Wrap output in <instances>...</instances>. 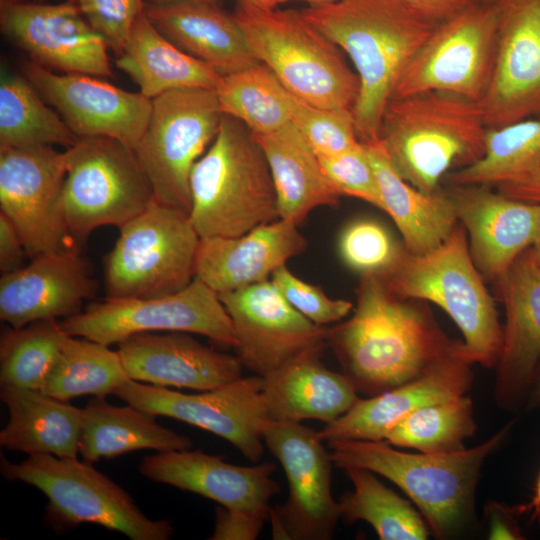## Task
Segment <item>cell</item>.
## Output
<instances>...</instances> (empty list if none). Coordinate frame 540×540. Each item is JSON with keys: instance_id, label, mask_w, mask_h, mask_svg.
<instances>
[{"instance_id": "1", "label": "cell", "mask_w": 540, "mask_h": 540, "mask_svg": "<svg viewBox=\"0 0 540 540\" xmlns=\"http://www.w3.org/2000/svg\"><path fill=\"white\" fill-rule=\"evenodd\" d=\"M424 302L394 295L379 276H360L353 314L327 333L358 394L371 397L399 387L464 350Z\"/></svg>"}, {"instance_id": "2", "label": "cell", "mask_w": 540, "mask_h": 540, "mask_svg": "<svg viewBox=\"0 0 540 540\" xmlns=\"http://www.w3.org/2000/svg\"><path fill=\"white\" fill-rule=\"evenodd\" d=\"M300 11L350 58L359 79L353 108L358 138L378 139L402 72L436 25L400 0H335Z\"/></svg>"}, {"instance_id": "3", "label": "cell", "mask_w": 540, "mask_h": 540, "mask_svg": "<svg viewBox=\"0 0 540 540\" xmlns=\"http://www.w3.org/2000/svg\"><path fill=\"white\" fill-rule=\"evenodd\" d=\"M515 422L510 420L475 447L446 454L409 453L384 440L327 443L334 466L365 468L387 478L415 504L437 539H453L475 525V494L481 469Z\"/></svg>"}, {"instance_id": "4", "label": "cell", "mask_w": 540, "mask_h": 540, "mask_svg": "<svg viewBox=\"0 0 540 540\" xmlns=\"http://www.w3.org/2000/svg\"><path fill=\"white\" fill-rule=\"evenodd\" d=\"M487 131L478 102L427 91L391 98L379 139L398 175L433 193L451 168L469 166L483 156Z\"/></svg>"}, {"instance_id": "5", "label": "cell", "mask_w": 540, "mask_h": 540, "mask_svg": "<svg viewBox=\"0 0 540 540\" xmlns=\"http://www.w3.org/2000/svg\"><path fill=\"white\" fill-rule=\"evenodd\" d=\"M190 218L200 238L236 237L279 219L265 154L240 120L222 115L190 174Z\"/></svg>"}, {"instance_id": "6", "label": "cell", "mask_w": 540, "mask_h": 540, "mask_svg": "<svg viewBox=\"0 0 540 540\" xmlns=\"http://www.w3.org/2000/svg\"><path fill=\"white\" fill-rule=\"evenodd\" d=\"M387 288L404 299L429 301L442 308L461 331L467 358L495 368L501 353L503 326L495 301L469 251L467 232L458 222L435 249L414 255L405 248L383 277Z\"/></svg>"}, {"instance_id": "7", "label": "cell", "mask_w": 540, "mask_h": 540, "mask_svg": "<svg viewBox=\"0 0 540 540\" xmlns=\"http://www.w3.org/2000/svg\"><path fill=\"white\" fill-rule=\"evenodd\" d=\"M254 58L297 98L317 107L353 109L359 79L342 50L300 10L238 2L233 13Z\"/></svg>"}, {"instance_id": "8", "label": "cell", "mask_w": 540, "mask_h": 540, "mask_svg": "<svg viewBox=\"0 0 540 540\" xmlns=\"http://www.w3.org/2000/svg\"><path fill=\"white\" fill-rule=\"evenodd\" d=\"M0 472L6 480L43 492L49 500L47 517L60 529L93 523L132 540H167L173 535L170 520L147 517L125 489L77 457L36 454L13 463L1 455Z\"/></svg>"}, {"instance_id": "9", "label": "cell", "mask_w": 540, "mask_h": 540, "mask_svg": "<svg viewBox=\"0 0 540 540\" xmlns=\"http://www.w3.org/2000/svg\"><path fill=\"white\" fill-rule=\"evenodd\" d=\"M119 229L104 259L106 298L165 296L193 281L200 237L188 212L154 199Z\"/></svg>"}, {"instance_id": "10", "label": "cell", "mask_w": 540, "mask_h": 540, "mask_svg": "<svg viewBox=\"0 0 540 540\" xmlns=\"http://www.w3.org/2000/svg\"><path fill=\"white\" fill-rule=\"evenodd\" d=\"M65 155L61 209L75 241L102 226L120 228L155 199L135 151L116 139L78 138Z\"/></svg>"}, {"instance_id": "11", "label": "cell", "mask_w": 540, "mask_h": 540, "mask_svg": "<svg viewBox=\"0 0 540 540\" xmlns=\"http://www.w3.org/2000/svg\"><path fill=\"white\" fill-rule=\"evenodd\" d=\"M222 115L213 89L179 88L152 99L147 126L134 151L156 200L190 212V174L214 140Z\"/></svg>"}, {"instance_id": "12", "label": "cell", "mask_w": 540, "mask_h": 540, "mask_svg": "<svg viewBox=\"0 0 540 540\" xmlns=\"http://www.w3.org/2000/svg\"><path fill=\"white\" fill-rule=\"evenodd\" d=\"M502 0H481L437 24L402 72L392 98L427 91L479 102L494 65Z\"/></svg>"}, {"instance_id": "13", "label": "cell", "mask_w": 540, "mask_h": 540, "mask_svg": "<svg viewBox=\"0 0 540 540\" xmlns=\"http://www.w3.org/2000/svg\"><path fill=\"white\" fill-rule=\"evenodd\" d=\"M63 330L110 346L142 332L199 334L235 349L237 339L219 296L195 277L182 290L149 298H106L64 318Z\"/></svg>"}, {"instance_id": "14", "label": "cell", "mask_w": 540, "mask_h": 540, "mask_svg": "<svg viewBox=\"0 0 540 540\" xmlns=\"http://www.w3.org/2000/svg\"><path fill=\"white\" fill-rule=\"evenodd\" d=\"M263 441L280 462L289 494L271 506L273 539L328 540L341 518L331 493L332 459L318 431L291 420H267Z\"/></svg>"}, {"instance_id": "15", "label": "cell", "mask_w": 540, "mask_h": 540, "mask_svg": "<svg viewBox=\"0 0 540 540\" xmlns=\"http://www.w3.org/2000/svg\"><path fill=\"white\" fill-rule=\"evenodd\" d=\"M113 394L155 416L174 418L230 442L249 461L264 452L263 427L270 419L263 394V377H240L221 387L186 394L129 379Z\"/></svg>"}, {"instance_id": "16", "label": "cell", "mask_w": 540, "mask_h": 540, "mask_svg": "<svg viewBox=\"0 0 540 540\" xmlns=\"http://www.w3.org/2000/svg\"><path fill=\"white\" fill-rule=\"evenodd\" d=\"M65 151L52 146L0 148V209L31 259L72 248L61 209Z\"/></svg>"}, {"instance_id": "17", "label": "cell", "mask_w": 540, "mask_h": 540, "mask_svg": "<svg viewBox=\"0 0 540 540\" xmlns=\"http://www.w3.org/2000/svg\"><path fill=\"white\" fill-rule=\"evenodd\" d=\"M218 296L234 327L237 357L255 375L265 377L327 345L328 327L297 311L271 279Z\"/></svg>"}, {"instance_id": "18", "label": "cell", "mask_w": 540, "mask_h": 540, "mask_svg": "<svg viewBox=\"0 0 540 540\" xmlns=\"http://www.w3.org/2000/svg\"><path fill=\"white\" fill-rule=\"evenodd\" d=\"M2 33L33 62L52 71L112 77L106 40L76 0L58 4L0 3Z\"/></svg>"}, {"instance_id": "19", "label": "cell", "mask_w": 540, "mask_h": 540, "mask_svg": "<svg viewBox=\"0 0 540 540\" xmlns=\"http://www.w3.org/2000/svg\"><path fill=\"white\" fill-rule=\"evenodd\" d=\"M23 76L78 137L103 136L135 149L152 109V99L113 86L98 77L59 74L33 61Z\"/></svg>"}, {"instance_id": "20", "label": "cell", "mask_w": 540, "mask_h": 540, "mask_svg": "<svg viewBox=\"0 0 540 540\" xmlns=\"http://www.w3.org/2000/svg\"><path fill=\"white\" fill-rule=\"evenodd\" d=\"M478 104L488 129L540 115V0H502L495 61Z\"/></svg>"}, {"instance_id": "21", "label": "cell", "mask_w": 540, "mask_h": 540, "mask_svg": "<svg viewBox=\"0 0 540 540\" xmlns=\"http://www.w3.org/2000/svg\"><path fill=\"white\" fill-rule=\"evenodd\" d=\"M444 189L467 232L475 266L485 281L497 282L540 236V203L507 197L489 185Z\"/></svg>"}, {"instance_id": "22", "label": "cell", "mask_w": 540, "mask_h": 540, "mask_svg": "<svg viewBox=\"0 0 540 540\" xmlns=\"http://www.w3.org/2000/svg\"><path fill=\"white\" fill-rule=\"evenodd\" d=\"M494 284L506 321L493 397L502 410L516 412L525 407L540 363V266L531 247Z\"/></svg>"}, {"instance_id": "23", "label": "cell", "mask_w": 540, "mask_h": 540, "mask_svg": "<svg viewBox=\"0 0 540 540\" xmlns=\"http://www.w3.org/2000/svg\"><path fill=\"white\" fill-rule=\"evenodd\" d=\"M274 463L240 466L222 456L197 450H170L145 457L139 464L144 477L199 494L221 506L261 517H269L271 498L280 486L272 475Z\"/></svg>"}, {"instance_id": "24", "label": "cell", "mask_w": 540, "mask_h": 540, "mask_svg": "<svg viewBox=\"0 0 540 540\" xmlns=\"http://www.w3.org/2000/svg\"><path fill=\"white\" fill-rule=\"evenodd\" d=\"M97 282L76 247L42 254L0 279V319L11 327L81 312Z\"/></svg>"}, {"instance_id": "25", "label": "cell", "mask_w": 540, "mask_h": 540, "mask_svg": "<svg viewBox=\"0 0 540 540\" xmlns=\"http://www.w3.org/2000/svg\"><path fill=\"white\" fill-rule=\"evenodd\" d=\"M117 346L128 377L138 382L206 391L242 377L237 356L216 351L187 332H142Z\"/></svg>"}, {"instance_id": "26", "label": "cell", "mask_w": 540, "mask_h": 540, "mask_svg": "<svg viewBox=\"0 0 540 540\" xmlns=\"http://www.w3.org/2000/svg\"><path fill=\"white\" fill-rule=\"evenodd\" d=\"M297 226L277 219L236 237L200 238L195 277L217 294L269 280L307 248Z\"/></svg>"}, {"instance_id": "27", "label": "cell", "mask_w": 540, "mask_h": 540, "mask_svg": "<svg viewBox=\"0 0 540 540\" xmlns=\"http://www.w3.org/2000/svg\"><path fill=\"white\" fill-rule=\"evenodd\" d=\"M473 365L464 349L411 382L359 398L346 413L318 433L323 441H383L397 423L418 408L467 394L474 380Z\"/></svg>"}, {"instance_id": "28", "label": "cell", "mask_w": 540, "mask_h": 540, "mask_svg": "<svg viewBox=\"0 0 540 540\" xmlns=\"http://www.w3.org/2000/svg\"><path fill=\"white\" fill-rule=\"evenodd\" d=\"M217 3L177 0L145 4L144 13L174 45L221 76L258 64L234 15Z\"/></svg>"}, {"instance_id": "29", "label": "cell", "mask_w": 540, "mask_h": 540, "mask_svg": "<svg viewBox=\"0 0 540 540\" xmlns=\"http://www.w3.org/2000/svg\"><path fill=\"white\" fill-rule=\"evenodd\" d=\"M323 351L304 353L263 377V394L271 420L314 419L329 424L359 399L352 382L329 370Z\"/></svg>"}, {"instance_id": "30", "label": "cell", "mask_w": 540, "mask_h": 540, "mask_svg": "<svg viewBox=\"0 0 540 540\" xmlns=\"http://www.w3.org/2000/svg\"><path fill=\"white\" fill-rule=\"evenodd\" d=\"M363 145L376 175L382 210L394 221L406 250L422 255L442 244L458 223L445 189L424 193L402 179L379 138Z\"/></svg>"}, {"instance_id": "31", "label": "cell", "mask_w": 540, "mask_h": 540, "mask_svg": "<svg viewBox=\"0 0 540 540\" xmlns=\"http://www.w3.org/2000/svg\"><path fill=\"white\" fill-rule=\"evenodd\" d=\"M0 399L9 411V420L0 432L2 447L28 455L77 457L83 408L39 390L12 385H0Z\"/></svg>"}, {"instance_id": "32", "label": "cell", "mask_w": 540, "mask_h": 540, "mask_svg": "<svg viewBox=\"0 0 540 540\" xmlns=\"http://www.w3.org/2000/svg\"><path fill=\"white\" fill-rule=\"evenodd\" d=\"M267 159L277 200L279 219L299 225L321 206L334 207V190L316 153L292 124L269 133H253Z\"/></svg>"}, {"instance_id": "33", "label": "cell", "mask_w": 540, "mask_h": 540, "mask_svg": "<svg viewBox=\"0 0 540 540\" xmlns=\"http://www.w3.org/2000/svg\"><path fill=\"white\" fill-rule=\"evenodd\" d=\"M115 64L150 99L179 88L216 90L222 78L213 68L174 45L144 12L134 23Z\"/></svg>"}, {"instance_id": "34", "label": "cell", "mask_w": 540, "mask_h": 540, "mask_svg": "<svg viewBox=\"0 0 540 540\" xmlns=\"http://www.w3.org/2000/svg\"><path fill=\"white\" fill-rule=\"evenodd\" d=\"M192 446L190 438L160 425L155 415L130 404L115 406L95 397L83 408L79 454L87 463L135 450L162 452Z\"/></svg>"}, {"instance_id": "35", "label": "cell", "mask_w": 540, "mask_h": 540, "mask_svg": "<svg viewBox=\"0 0 540 540\" xmlns=\"http://www.w3.org/2000/svg\"><path fill=\"white\" fill-rule=\"evenodd\" d=\"M24 77L2 68L0 148L71 147L78 137Z\"/></svg>"}, {"instance_id": "36", "label": "cell", "mask_w": 540, "mask_h": 540, "mask_svg": "<svg viewBox=\"0 0 540 540\" xmlns=\"http://www.w3.org/2000/svg\"><path fill=\"white\" fill-rule=\"evenodd\" d=\"M353 490L339 500L340 516L347 523H369L381 540H425L429 527L420 512L377 479L375 473L360 467L343 469Z\"/></svg>"}, {"instance_id": "37", "label": "cell", "mask_w": 540, "mask_h": 540, "mask_svg": "<svg viewBox=\"0 0 540 540\" xmlns=\"http://www.w3.org/2000/svg\"><path fill=\"white\" fill-rule=\"evenodd\" d=\"M129 379L117 350L67 335L39 391L63 401L83 395L105 398Z\"/></svg>"}, {"instance_id": "38", "label": "cell", "mask_w": 540, "mask_h": 540, "mask_svg": "<svg viewBox=\"0 0 540 540\" xmlns=\"http://www.w3.org/2000/svg\"><path fill=\"white\" fill-rule=\"evenodd\" d=\"M216 93L222 114L264 134L291 122L293 94L263 63L222 76Z\"/></svg>"}, {"instance_id": "39", "label": "cell", "mask_w": 540, "mask_h": 540, "mask_svg": "<svg viewBox=\"0 0 540 540\" xmlns=\"http://www.w3.org/2000/svg\"><path fill=\"white\" fill-rule=\"evenodd\" d=\"M540 167V119H526L488 129L483 156L475 163L449 172L451 185L497 186Z\"/></svg>"}, {"instance_id": "40", "label": "cell", "mask_w": 540, "mask_h": 540, "mask_svg": "<svg viewBox=\"0 0 540 540\" xmlns=\"http://www.w3.org/2000/svg\"><path fill=\"white\" fill-rule=\"evenodd\" d=\"M476 429L473 401L464 394L418 408L397 423L384 441L393 447L446 454L465 449Z\"/></svg>"}, {"instance_id": "41", "label": "cell", "mask_w": 540, "mask_h": 540, "mask_svg": "<svg viewBox=\"0 0 540 540\" xmlns=\"http://www.w3.org/2000/svg\"><path fill=\"white\" fill-rule=\"evenodd\" d=\"M67 335L57 319L4 327L0 337V385L40 390Z\"/></svg>"}, {"instance_id": "42", "label": "cell", "mask_w": 540, "mask_h": 540, "mask_svg": "<svg viewBox=\"0 0 540 540\" xmlns=\"http://www.w3.org/2000/svg\"><path fill=\"white\" fill-rule=\"evenodd\" d=\"M405 247L388 229L371 219L347 224L338 240L342 262L360 276H385L398 262Z\"/></svg>"}, {"instance_id": "43", "label": "cell", "mask_w": 540, "mask_h": 540, "mask_svg": "<svg viewBox=\"0 0 540 540\" xmlns=\"http://www.w3.org/2000/svg\"><path fill=\"white\" fill-rule=\"evenodd\" d=\"M291 122L317 156L336 155L361 143L353 109L317 107L293 95Z\"/></svg>"}, {"instance_id": "44", "label": "cell", "mask_w": 540, "mask_h": 540, "mask_svg": "<svg viewBox=\"0 0 540 540\" xmlns=\"http://www.w3.org/2000/svg\"><path fill=\"white\" fill-rule=\"evenodd\" d=\"M318 158L325 176L340 196L354 197L382 210L376 175L362 142L351 150Z\"/></svg>"}, {"instance_id": "45", "label": "cell", "mask_w": 540, "mask_h": 540, "mask_svg": "<svg viewBox=\"0 0 540 540\" xmlns=\"http://www.w3.org/2000/svg\"><path fill=\"white\" fill-rule=\"evenodd\" d=\"M271 280L297 311L317 325L339 322L353 309L350 301L328 297L320 287L303 281L286 265L278 268Z\"/></svg>"}, {"instance_id": "46", "label": "cell", "mask_w": 540, "mask_h": 540, "mask_svg": "<svg viewBox=\"0 0 540 540\" xmlns=\"http://www.w3.org/2000/svg\"><path fill=\"white\" fill-rule=\"evenodd\" d=\"M90 25L119 54L131 29L144 12L143 0H76Z\"/></svg>"}, {"instance_id": "47", "label": "cell", "mask_w": 540, "mask_h": 540, "mask_svg": "<svg viewBox=\"0 0 540 540\" xmlns=\"http://www.w3.org/2000/svg\"><path fill=\"white\" fill-rule=\"evenodd\" d=\"M266 520L244 512L229 510L223 506L216 509L212 540H253L259 535Z\"/></svg>"}, {"instance_id": "48", "label": "cell", "mask_w": 540, "mask_h": 540, "mask_svg": "<svg viewBox=\"0 0 540 540\" xmlns=\"http://www.w3.org/2000/svg\"><path fill=\"white\" fill-rule=\"evenodd\" d=\"M525 513H528L526 503L519 505H507L497 501L487 503L484 516L488 526V539H525L519 525V518Z\"/></svg>"}, {"instance_id": "49", "label": "cell", "mask_w": 540, "mask_h": 540, "mask_svg": "<svg viewBox=\"0 0 540 540\" xmlns=\"http://www.w3.org/2000/svg\"><path fill=\"white\" fill-rule=\"evenodd\" d=\"M25 245L12 222L0 213V271L8 274L24 267Z\"/></svg>"}, {"instance_id": "50", "label": "cell", "mask_w": 540, "mask_h": 540, "mask_svg": "<svg viewBox=\"0 0 540 540\" xmlns=\"http://www.w3.org/2000/svg\"><path fill=\"white\" fill-rule=\"evenodd\" d=\"M416 14L437 25L481 0H400Z\"/></svg>"}, {"instance_id": "51", "label": "cell", "mask_w": 540, "mask_h": 540, "mask_svg": "<svg viewBox=\"0 0 540 540\" xmlns=\"http://www.w3.org/2000/svg\"><path fill=\"white\" fill-rule=\"evenodd\" d=\"M503 195L526 202L540 203V167L516 179L495 186Z\"/></svg>"}, {"instance_id": "52", "label": "cell", "mask_w": 540, "mask_h": 540, "mask_svg": "<svg viewBox=\"0 0 540 540\" xmlns=\"http://www.w3.org/2000/svg\"><path fill=\"white\" fill-rule=\"evenodd\" d=\"M524 408L526 410L540 408V363L535 371Z\"/></svg>"}, {"instance_id": "53", "label": "cell", "mask_w": 540, "mask_h": 540, "mask_svg": "<svg viewBox=\"0 0 540 540\" xmlns=\"http://www.w3.org/2000/svg\"><path fill=\"white\" fill-rule=\"evenodd\" d=\"M526 506L527 511L531 512L532 521H536L540 518V471L533 487V494L530 501L526 503Z\"/></svg>"}, {"instance_id": "54", "label": "cell", "mask_w": 540, "mask_h": 540, "mask_svg": "<svg viewBox=\"0 0 540 540\" xmlns=\"http://www.w3.org/2000/svg\"><path fill=\"white\" fill-rule=\"evenodd\" d=\"M238 2H244L265 9L275 8L280 4V0H238Z\"/></svg>"}, {"instance_id": "55", "label": "cell", "mask_w": 540, "mask_h": 540, "mask_svg": "<svg viewBox=\"0 0 540 540\" xmlns=\"http://www.w3.org/2000/svg\"><path fill=\"white\" fill-rule=\"evenodd\" d=\"M534 258L538 265L540 266V236L537 238V240L533 243L531 246Z\"/></svg>"}, {"instance_id": "56", "label": "cell", "mask_w": 540, "mask_h": 540, "mask_svg": "<svg viewBox=\"0 0 540 540\" xmlns=\"http://www.w3.org/2000/svg\"><path fill=\"white\" fill-rule=\"evenodd\" d=\"M289 1H303V2L308 3V5H321V4L333 2L335 0H280V4L289 2Z\"/></svg>"}, {"instance_id": "57", "label": "cell", "mask_w": 540, "mask_h": 540, "mask_svg": "<svg viewBox=\"0 0 540 540\" xmlns=\"http://www.w3.org/2000/svg\"><path fill=\"white\" fill-rule=\"evenodd\" d=\"M145 4H154V3H165L170 1H177V0H143ZM206 1H213L218 2L219 0H206Z\"/></svg>"}, {"instance_id": "58", "label": "cell", "mask_w": 540, "mask_h": 540, "mask_svg": "<svg viewBox=\"0 0 540 540\" xmlns=\"http://www.w3.org/2000/svg\"><path fill=\"white\" fill-rule=\"evenodd\" d=\"M30 0H0V3L28 2Z\"/></svg>"}]
</instances>
